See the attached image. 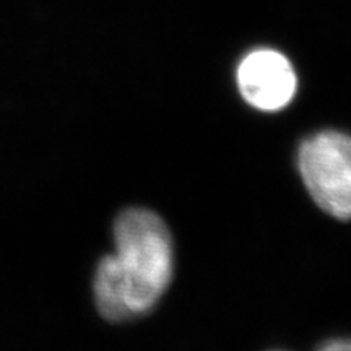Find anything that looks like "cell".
I'll list each match as a JSON object with an SVG mask.
<instances>
[{
	"label": "cell",
	"instance_id": "obj_2",
	"mask_svg": "<svg viewBox=\"0 0 351 351\" xmlns=\"http://www.w3.org/2000/svg\"><path fill=\"white\" fill-rule=\"evenodd\" d=\"M298 173L307 194L332 218L351 219V135L324 129L298 147Z\"/></svg>",
	"mask_w": 351,
	"mask_h": 351
},
{
	"label": "cell",
	"instance_id": "obj_4",
	"mask_svg": "<svg viewBox=\"0 0 351 351\" xmlns=\"http://www.w3.org/2000/svg\"><path fill=\"white\" fill-rule=\"evenodd\" d=\"M315 351H351V339L326 340Z\"/></svg>",
	"mask_w": 351,
	"mask_h": 351
},
{
	"label": "cell",
	"instance_id": "obj_1",
	"mask_svg": "<svg viewBox=\"0 0 351 351\" xmlns=\"http://www.w3.org/2000/svg\"><path fill=\"white\" fill-rule=\"evenodd\" d=\"M114 252L98 262L93 298L109 322H127L152 313L174 275V244L156 212L125 208L112 228Z\"/></svg>",
	"mask_w": 351,
	"mask_h": 351
},
{
	"label": "cell",
	"instance_id": "obj_3",
	"mask_svg": "<svg viewBox=\"0 0 351 351\" xmlns=\"http://www.w3.org/2000/svg\"><path fill=\"white\" fill-rule=\"evenodd\" d=\"M236 86L249 106L262 112H278L296 98L300 78L295 65L274 47L245 52L236 67Z\"/></svg>",
	"mask_w": 351,
	"mask_h": 351
}]
</instances>
